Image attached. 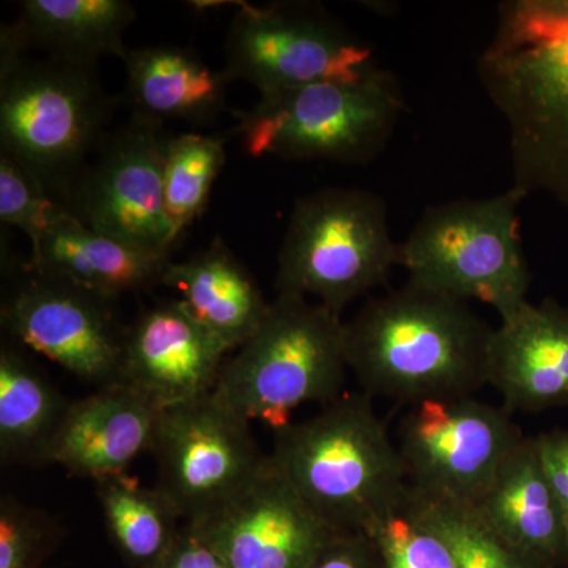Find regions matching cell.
<instances>
[{
    "label": "cell",
    "instance_id": "obj_1",
    "mask_svg": "<svg viewBox=\"0 0 568 568\" xmlns=\"http://www.w3.org/2000/svg\"><path fill=\"white\" fill-rule=\"evenodd\" d=\"M495 328L469 302L409 282L346 323L347 366L362 394L416 406L488 386Z\"/></svg>",
    "mask_w": 568,
    "mask_h": 568
},
{
    "label": "cell",
    "instance_id": "obj_2",
    "mask_svg": "<svg viewBox=\"0 0 568 568\" xmlns=\"http://www.w3.org/2000/svg\"><path fill=\"white\" fill-rule=\"evenodd\" d=\"M477 69L510 132L511 189L568 207V0L503 3Z\"/></svg>",
    "mask_w": 568,
    "mask_h": 568
},
{
    "label": "cell",
    "instance_id": "obj_3",
    "mask_svg": "<svg viewBox=\"0 0 568 568\" xmlns=\"http://www.w3.org/2000/svg\"><path fill=\"white\" fill-rule=\"evenodd\" d=\"M280 476L338 532L368 534L402 510L407 474L372 396L346 392L302 422L275 429Z\"/></svg>",
    "mask_w": 568,
    "mask_h": 568
},
{
    "label": "cell",
    "instance_id": "obj_4",
    "mask_svg": "<svg viewBox=\"0 0 568 568\" xmlns=\"http://www.w3.org/2000/svg\"><path fill=\"white\" fill-rule=\"evenodd\" d=\"M349 372L342 316L298 295L278 294L256 334L224 362L215 394L248 422L274 429L293 410L345 392Z\"/></svg>",
    "mask_w": 568,
    "mask_h": 568
},
{
    "label": "cell",
    "instance_id": "obj_5",
    "mask_svg": "<svg viewBox=\"0 0 568 568\" xmlns=\"http://www.w3.org/2000/svg\"><path fill=\"white\" fill-rule=\"evenodd\" d=\"M510 189L480 200H457L429 207L399 245V265L409 282L496 310L500 320L528 302L530 271L518 205Z\"/></svg>",
    "mask_w": 568,
    "mask_h": 568
},
{
    "label": "cell",
    "instance_id": "obj_6",
    "mask_svg": "<svg viewBox=\"0 0 568 568\" xmlns=\"http://www.w3.org/2000/svg\"><path fill=\"white\" fill-rule=\"evenodd\" d=\"M399 265L386 201L361 189H324L295 204L276 271L278 294L315 297L342 316Z\"/></svg>",
    "mask_w": 568,
    "mask_h": 568
},
{
    "label": "cell",
    "instance_id": "obj_7",
    "mask_svg": "<svg viewBox=\"0 0 568 568\" xmlns=\"http://www.w3.org/2000/svg\"><path fill=\"white\" fill-rule=\"evenodd\" d=\"M405 110L386 70L358 81H332L261 93L237 126L253 159L365 163L383 151Z\"/></svg>",
    "mask_w": 568,
    "mask_h": 568
},
{
    "label": "cell",
    "instance_id": "obj_8",
    "mask_svg": "<svg viewBox=\"0 0 568 568\" xmlns=\"http://www.w3.org/2000/svg\"><path fill=\"white\" fill-rule=\"evenodd\" d=\"M95 65L31 61L0 48L2 153L36 174L47 189L67 185L110 115Z\"/></svg>",
    "mask_w": 568,
    "mask_h": 568
},
{
    "label": "cell",
    "instance_id": "obj_9",
    "mask_svg": "<svg viewBox=\"0 0 568 568\" xmlns=\"http://www.w3.org/2000/svg\"><path fill=\"white\" fill-rule=\"evenodd\" d=\"M226 71L260 93L358 81L383 69L369 44L310 7H239L226 39Z\"/></svg>",
    "mask_w": 568,
    "mask_h": 568
},
{
    "label": "cell",
    "instance_id": "obj_10",
    "mask_svg": "<svg viewBox=\"0 0 568 568\" xmlns=\"http://www.w3.org/2000/svg\"><path fill=\"white\" fill-rule=\"evenodd\" d=\"M151 454L159 474L155 487L173 500L185 523L211 517L268 465L252 422L215 392L164 407Z\"/></svg>",
    "mask_w": 568,
    "mask_h": 568
},
{
    "label": "cell",
    "instance_id": "obj_11",
    "mask_svg": "<svg viewBox=\"0 0 568 568\" xmlns=\"http://www.w3.org/2000/svg\"><path fill=\"white\" fill-rule=\"evenodd\" d=\"M523 437L506 407L473 395L410 406L396 446L410 488L474 504Z\"/></svg>",
    "mask_w": 568,
    "mask_h": 568
},
{
    "label": "cell",
    "instance_id": "obj_12",
    "mask_svg": "<svg viewBox=\"0 0 568 568\" xmlns=\"http://www.w3.org/2000/svg\"><path fill=\"white\" fill-rule=\"evenodd\" d=\"M170 140L159 122L136 114L82 175L70 212L93 231L170 256L175 237L163 201Z\"/></svg>",
    "mask_w": 568,
    "mask_h": 568
},
{
    "label": "cell",
    "instance_id": "obj_13",
    "mask_svg": "<svg viewBox=\"0 0 568 568\" xmlns=\"http://www.w3.org/2000/svg\"><path fill=\"white\" fill-rule=\"evenodd\" d=\"M2 302V325L22 345L100 387L121 383L123 343L110 302L33 271Z\"/></svg>",
    "mask_w": 568,
    "mask_h": 568
},
{
    "label": "cell",
    "instance_id": "obj_14",
    "mask_svg": "<svg viewBox=\"0 0 568 568\" xmlns=\"http://www.w3.org/2000/svg\"><path fill=\"white\" fill-rule=\"evenodd\" d=\"M189 525L227 568H306L342 534L306 506L271 458L241 495Z\"/></svg>",
    "mask_w": 568,
    "mask_h": 568
},
{
    "label": "cell",
    "instance_id": "obj_15",
    "mask_svg": "<svg viewBox=\"0 0 568 568\" xmlns=\"http://www.w3.org/2000/svg\"><path fill=\"white\" fill-rule=\"evenodd\" d=\"M226 351L171 298L138 317L125 334L121 383L164 407L212 394Z\"/></svg>",
    "mask_w": 568,
    "mask_h": 568
},
{
    "label": "cell",
    "instance_id": "obj_16",
    "mask_svg": "<svg viewBox=\"0 0 568 568\" xmlns=\"http://www.w3.org/2000/svg\"><path fill=\"white\" fill-rule=\"evenodd\" d=\"M160 413L126 384L100 387L69 403L43 465H59L93 481L129 474L141 455L152 452Z\"/></svg>",
    "mask_w": 568,
    "mask_h": 568
},
{
    "label": "cell",
    "instance_id": "obj_17",
    "mask_svg": "<svg viewBox=\"0 0 568 568\" xmlns=\"http://www.w3.org/2000/svg\"><path fill=\"white\" fill-rule=\"evenodd\" d=\"M488 386L508 413L540 414L568 406V306L526 302L500 320L489 347Z\"/></svg>",
    "mask_w": 568,
    "mask_h": 568
},
{
    "label": "cell",
    "instance_id": "obj_18",
    "mask_svg": "<svg viewBox=\"0 0 568 568\" xmlns=\"http://www.w3.org/2000/svg\"><path fill=\"white\" fill-rule=\"evenodd\" d=\"M491 528L523 555L549 568L568 567V532L536 436L507 455L484 496L474 503Z\"/></svg>",
    "mask_w": 568,
    "mask_h": 568
},
{
    "label": "cell",
    "instance_id": "obj_19",
    "mask_svg": "<svg viewBox=\"0 0 568 568\" xmlns=\"http://www.w3.org/2000/svg\"><path fill=\"white\" fill-rule=\"evenodd\" d=\"M162 284L194 323L226 353L245 345L267 315L263 291L222 239L183 263H170Z\"/></svg>",
    "mask_w": 568,
    "mask_h": 568
},
{
    "label": "cell",
    "instance_id": "obj_20",
    "mask_svg": "<svg viewBox=\"0 0 568 568\" xmlns=\"http://www.w3.org/2000/svg\"><path fill=\"white\" fill-rule=\"evenodd\" d=\"M170 263V256L91 230L70 212L32 250L31 267L111 302L162 283Z\"/></svg>",
    "mask_w": 568,
    "mask_h": 568
},
{
    "label": "cell",
    "instance_id": "obj_21",
    "mask_svg": "<svg viewBox=\"0 0 568 568\" xmlns=\"http://www.w3.org/2000/svg\"><path fill=\"white\" fill-rule=\"evenodd\" d=\"M134 17L125 0H26L17 22L2 29L0 48L88 65L108 54L125 59L123 36Z\"/></svg>",
    "mask_w": 568,
    "mask_h": 568
},
{
    "label": "cell",
    "instance_id": "obj_22",
    "mask_svg": "<svg viewBox=\"0 0 568 568\" xmlns=\"http://www.w3.org/2000/svg\"><path fill=\"white\" fill-rule=\"evenodd\" d=\"M123 61L130 99L142 118L201 122L223 110L230 77L226 71L213 70L186 48H141L129 51Z\"/></svg>",
    "mask_w": 568,
    "mask_h": 568
},
{
    "label": "cell",
    "instance_id": "obj_23",
    "mask_svg": "<svg viewBox=\"0 0 568 568\" xmlns=\"http://www.w3.org/2000/svg\"><path fill=\"white\" fill-rule=\"evenodd\" d=\"M70 402L11 345L0 349V459L43 463Z\"/></svg>",
    "mask_w": 568,
    "mask_h": 568
},
{
    "label": "cell",
    "instance_id": "obj_24",
    "mask_svg": "<svg viewBox=\"0 0 568 568\" xmlns=\"http://www.w3.org/2000/svg\"><path fill=\"white\" fill-rule=\"evenodd\" d=\"M108 537L126 566L156 568L181 532V511L162 489L129 474L95 481Z\"/></svg>",
    "mask_w": 568,
    "mask_h": 568
},
{
    "label": "cell",
    "instance_id": "obj_25",
    "mask_svg": "<svg viewBox=\"0 0 568 568\" xmlns=\"http://www.w3.org/2000/svg\"><path fill=\"white\" fill-rule=\"evenodd\" d=\"M403 510L443 538L458 568H549L511 547L473 503L409 487Z\"/></svg>",
    "mask_w": 568,
    "mask_h": 568
},
{
    "label": "cell",
    "instance_id": "obj_26",
    "mask_svg": "<svg viewBox=\"0 0 568 568\" xmlns=\"http://www.w3.org/2000/svg\"><path fill=\"white\" fill-rule=\"evenodd\" d=\"M223 164L224 141L220 138L189 133L168 142L163 201L175 241L204 212Z\"/></svg>",
    "mask_w": 568,
    "mask_h": 568
},
{
    "label": "cell",
    "instance_id": "obj_27",
    "mask_svg": "<svg viewBox=\"0 0 568 568\" xmlns=\"http://www.w3.org/2000/svg\"><path fill=\"white\" fill-rule=\"evenodd\" d=\"M70 209L51 200L47 185L28 168L0 155V220L28 235L32 250L69 215Z\"/></svg>",
    "mask_w": 568,
    "mask_h": 568
},
{
    "label": "cell",
    "instance_id": "obj_28",
    "mask_svg": "<svg viewBox=\"0 0 568 568\" xmlns=\"http://www.w3.org/2000/svg\"><path fill=\"white\" fill-rule=\"evenodd\" d=\"M63 537L54 518L10 493L0 497V568H44Z\"/></svg>",
    "mask_w": 568,
    "mask_h": 568
},
{
    "label": "cell",
    "instance_id": "obj_29",
    "mask_svg": "<svg viewBox=\"0 0 568 568\" xmlns=\"http://www.w3.org/2000/svg\"><path fill=\"white\" fill-rule=\"evenodd\" d=\"M366 536L375 541L386 568H458L443 538L403 508L376 523Z\"/></svg>",
    "mask_w": 568,
    "mask_h": 568
},
{
    "label": "cell",
    "instance_id": "obj_30",
    "mask_svg": "<svg viewBox=\"0 0 568 568\" xmlns=\"http://www.w3.org/2000/svg\"><path fill=\"white\" fill-rule=\"evenodd\" d=\"M306 568H386V564L366 534L342 532Z\"/></svg>",
    "mask_w": 568,
    "mask_h": 568
},
{
    "label": "cell",
    "instance_id": "obj_31",
    "mask_svg": "<svg viewBox=\"0 0 568 568\" xmlns=\"http://www.w3.org/2000/svg\"><path fill=\"white\" fill-rule=\"evenodd\" d=\"M538 454L552 491L558 497L568 532V429L556 428L536 436Z\"/></svg>",
    "mask_w": 568,
    "mask_h": 568
},
{
    "label": "cell",
    "instance_id": "obj_32",
    "mask_svg": "<svg viewBox=\"0 0 568 568\" xmlns=\"http://www.w3.org/2000/svg\"><path fill=\"white\" fill-rule=\"evenodd\" d=\"M156 568H227L207 541L192 525L185 523L175 537L173 547Z\"/></svg>",
    "mask_w": 568,
    "mask_h": 568
}]
</instances>
